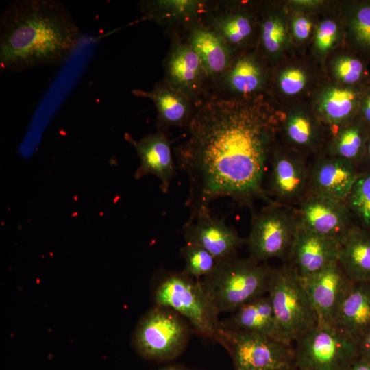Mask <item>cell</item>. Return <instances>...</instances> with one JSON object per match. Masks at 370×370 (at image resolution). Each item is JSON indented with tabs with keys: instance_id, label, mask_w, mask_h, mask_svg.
<instances>
[{
	"instance_id": "11",
	"label": "cell",
	"mask_w": 370,
	"mask_h": 370,
	"mask_svg": "<svg viewBox=\"0 0 370 370\" xmlns=\"http://www.w3.org/2000/svg\"><path fill=\"white\" fill-rule=\"evenodd\" d=\"M353 215L345 201L307 193L295 217L304 227L341 245L356 225Z\"/></svg>"
},
{
	"instance_id": "2",
	"label": "cell",
	"mask_w": 370,
	"mask_h": 370,
	"mask_svg": "<svg viewBox=\"0 0 370 370\" xmlns=\"http://www.w3.org/2000/svg\"><path fill=\"white\" fill-rule=\"evenodd\" d=\"M81 38L79 27L61 2L14 1L1 15V69L20 71L62 63Z\"/></svg>"
},
{
	"instance_id": "23",
	"label": "cell",
	"mask_w": 370,
	"mask_h": 370,
	"mask_svg": "<svg viewBox=\"0 0 370 370\" xmlns=\"http://www.w3.org/2000/svg\"><path fill=\"white\" fill-rule=\"evenodd\" d=\"M210 2L202 0H148L142 1L140 8L147 19L158 25H182L186 28L193 22L202 19Z\"/></svg>"
},
{
	"instance_id": "26",
	"label": "cell",
	"mask_w": 370,
	"mask_h": 370,
	"mask_svg": "<svg viewBox=\"0 0 370 370\" xmlns=\"http://www.w3.org/2000/svg\"><path fill=\"white\" fill-rule=\"evenodd\" d=\"M366 124L358 122L341 130L334 141L332 156L346 160L358 168L362 163L370 134Z\"/></svg>"
},
{
	"instance_id": "25",
	"label": "cell",
	"mask_w": 370,
	"mask_h": 370,
	"mask_svg": "<svg viewBox=\"0 0 370 370\" xmlns=\"http://www.w3.org/2000/svg\"><path fill=\"white\" fill-rule=\"evenodd\" d=\"M263 82V73L251 56L232 60L230 66L215 83L223 92L247 95L259 90Z\"/></svg>"
},
{
	"instance_id": "43",
	"label": "cell",
	"mask_w": 370,
	"mask_h": 370,
	"mask_svg": "<svg viewBox=\"0 0 370 370\" xmlns=\"http://www.w3.org/2000/svg\"><path fill=\"white\" fill-rule=\"evenodd\" d=\"M297 370H304V369H299L297 368Z\"/></svg>"
},
{
	"instance_id": "42",
	"label": "cell",
	"mask_w": 370,
	"mask_h": 370,
	"mask_svg": "<svg viewBox=\"0 0 370 370\" xmlns=\"http://www.w3.org/2000/svg\"><path fill=\"white\" fill-rule=\"evenodd\" d=\"M275 370H297V367H296L295 365H291V366H289V367H286L278 369H275Z\"/></svg>"
},
{
	"instance_id": "16",
	"label": "cell",
	"mask_w": 370,
	"mask_h": 370,
	"mask_svg": "<svg viewBox=\"0 0 370 370\" xmlns=\"http://www.w3.org/2000/svg\"><path fill=\"white\" fill-rule=\"evenodd\" d=\"M128 140L134 147L140 160L135 178L153 175L160 181V190L166 193L175 174V166L171 144L164 131L158 130L138 140H134L128 136Z\"/></svg>"
},
{
	"instance_id": "30",
	"label": "cell",
	"mask_w": 370,
	"mask_h": 370,
	"mask_svg": "<svg viewBox=\"0 0 370 370\" xmlns=\"http://www.w3.org/2000/svg\"><path fill=\"white\" fill-rule=\"evenodd\" d=\"M285 130L290 141L299 147L310 146L316 136L313 122L308 117L301 114L290 117L286 123Z\"/></svg>"
},
{
	"instance_id": "24",
	"label": "cell",
	"mask_w": 370,
	"mask_h": 370,
	"mask_svg": "<svg viewBox=\"0 0 370 370\" xmlns=\"http://www.w3.org/2000/svg\"><path fill=\"white\" fill-rule=\"evenodd\" d=\"M338 262L354 282H370V232L356 225L341 244Z\"/></svg>"
},
{
	"instance_id": "14",
	"label": "cell",
	"mask_w": 370,
	"mask_h": 370,
	"mask_svg": "<svg viewBox=\"0 0 370 370\" xmlns=\"http://www.w3.org/2000/svg\"><path fill=\"white\" fill-rule=\"evenodd\" d=\"M301 280L317 316V323L333 324L352 281L338 262Z\"/></svg>"
},
{
	"instance_id": "21",
	"label": "cell",
	"mask_w": 370,
	"mask_h": 370,
	"mask_svg": "<svg viewBox=\"0 0 370 370\" xmlns=\"http://www.w3.org/2000/svg\"><path fill=\"white\" fill-rule=\"evenodd\" d=\"M203 23L217 33L234 51L250 38L253 24L250 18L236 11L229 2L210 1Z\"/></svg>"
},
{
	"instance_id": "15",
	"label": "cell",
	"mask_w": 370,
	"mask_h": 370,
	"mask_svg": "<svg viewBox=\"0 0 370 370\" xmlns=\"http://www.w3.org/2000/svg\"><path fill=\"white\" fill-rule=\"evenodd\" d=\"M358 175V168L346 160H321L310 168L307 193L345 201Z\"/></svg>"
},
{
	"instance_id": "31",
	"label": "cell",
	"mask_w": 370,
	"mask_h": 370,
	"mask_svg": "<svg viewBox=\"0 0 370 370\" xmlns=\"http://www.w3.org/2000/svg\"><path fill=\"white\" fill-rule=\"evenodd\" d=\"M286 38V30L280 20L269 17L261 26V42L269 53L278 52Z\"/></svg>"
},
{
	"instance_id": "10",
	"label": "cell",
	"mask_w": 370,
	"mask_h": 370,
	"mask_svg": "<svg viewBox=\"0 0 370 370\" xmlns=\"http://www.w3.org/2000/svg\"><path fill=\"white\" fill-rule=\"evenodd\" d=\"M163 66L164 81L195 106L207 97L210 80L203 64L196 52L176 34Z\"/></svg>"
},
{
	"instance_id": "6",
	"label": "cell",
	"mask_w": 370,
	"mask_h": 370,
	"mask_svg": "<svg viewBox=\"0 0 370 370\" xmlns=\"http://www.w3.org/2000/svg\"><path fill=\"white\" fill-rule=\"evenodd\" d=\"M295 343L299 369L347 370L359 358L358 342L333 324L317 323Z\"/></svg>"
},
{
	"instance_id": "35",
	"label": "cell",
	"mask_w": 370,
	"mask_h": 370,
	"mask_svg": "<svg viewBox=\"0 0 370 370\" xmlns=\"http://www.w3.org/2000/svg\"><path fill=\"white\" fill-rule=\"evenodd\" d=\"M337 25L331 20L322 22L316 33L315 41L317 48L323 51L330 49L336 40Z\"/></svg>"
},
{
	"instance_id": "40",
	"label": "cell",
	"mask_w": 370,
	"mask_h": 370,
	"mask_svg": "<svg viewBox=\"0 0 370 370\" xmlns=\"http://www.w3.org/2000/svg\"><path fill=\"white\" fill-rule=\"evenodd\" d=\"M362 163H365L367 165L365 169L370 167V134H369V136L367 145H366L365 152Z\"/></svg>"
},
{
	"instance_id": "28",
	"label": "cell",
	"mask_w": 370,
	"mask_h": 370,
	"mask_svg": "<svg viewBox=\"0 0 370 370\" xmlns=\"http://www.w3.org/2000/svg\"><path fill=\"white\" fill-rule=\"evenodd\" d=\"M345 202L362 227L370 232V167L359 172Z\"/></svg>"
},
{
	"instance_id": "32",
	"label": "cell",
	"mask_w": 370,
	"mask_h": 370,
	"mask_svg": "<svg viewBox=\"0 0 370 370\" xmlns=\"http://www.w3.org/2000/svg\"><path fill=\"white\" fill-rule=\"evenodd\" d=\"M352 29L356 40L370 48V6L360 7L352 20Z\"/></svg>"
},
{
	"instance_id": "12",
	"label": "cell",
	"mask_w": 370,
	"mask_h": 370,
	"mask_svg": "<svg viewBox=\"0 0 370 370\" xmlns=\"http://www.w3.org/2000/svg\"><path fill=\"white\" fill-rule=\"evenodd\" d=\"M184 234L186 243L203 247L219 260L234 256L246 242L223 220L212 216L209 208L192 212Z\"/></svg>"
},
{
	"instance_id": "38",
	"label": "cell",
	"mask_w": 370,
	"mask_h": 370,
	"mask_svg": "<svg viewBox=\"0 0 370 370\" xmlns=\"http://www.w3.org/2000/svg\"><path fill=\"white\" fill-rule=\"evenodd\" d=\"M347 370H370V362L358 358Z\"/></svg>"
},
{
	"instance_id": "19",
	"label": "cell",
	"mask_w": 370,
	"mask_h": 370,
	"mask_svg": "<svg viewBox=\"0 0 370 370\" xmlns=\"http://www.w3.org/2000/svg\"><path fill=\"white\" fill-rule=\"evenodd\" d=\"M132 93L153 101L158 113V127L161 131L171 127L188 126L195 111L194 103L164 81L157 83L150 91L135 89Z\"/></svg>"
},
{
	"instance_id": "5",
	"label": "cell",
	"mask_w": 370,
	"mask_h": 370,
	"mask_svg": "<svg viewBox=\"0 0 370 370\" xmlns=\"http://www.w3.org/2000/svg\"><path fill=\"white\" fill-rule=\"evenodd\" d=\"M267 293L279 328L288 344L292 345L317 324L303 283L288 265L271 269Z\"/></svg>"
},
{
	"instance_id": "20",
	"label": "cell",
	"mask_w": 370,
	"mask_h": 370,
	"mask_svg": "<svg viewBox=\"0 0 370 370\" xmlns=\"http://www.w3.org/2000/svg\"><path fill=\"white\" fill-rule=\"evenodd\" d=\"M333 325L357 342L370 330V282H354L343 297Z\"/></svg>"
},
{
	"instance_id": "27",
	"label": "cell",
	"mask_w": 370,
	"mask_h": 370,
	"mask_svg": "<svg viewBox=\"0 0 370 370\" xmlns=\"http://www.w3.org/2000/svg\"><path fill=\"white\" fill-rule=\"evenodd\" d=\"M356 93L349 88H334L324 95L321 111L330 123L346 121L352 114L357 102Z\"/></svg>"
},
{
	"instance_id": "13",
	"label": "cell",
	"mask_w": 370,
	"mask_h": 370,
	"mask_svg": "<svg viewBox=\"0 0 370 370\" xmlns=\"http://www.w3.org/2000/svg\"><path fill=\"white\" fill-rule=\"evenodd\" d=\"M341 245L299 224L288 253V264L301 278L309 277L338 262Z\"/></svg>"
},
{
	"instance_id": "18",
	"label": "cell",
	"mask_w": 370,
	"mask_h": 370,
	"mask_svg": "<svg viewBox=\"0 0 370 370\" xmlns=\"http://www.w3.org/2000/svg\"><path fill=\"white\" fill-rule=\"evenodd\" d=\"M271 193L283 201L302 199L307 193L310 168L297 156L276 153L271 161Z\"/></svg>"
},
{
	"instance_id": "8",
	"label": "cell",
	"mask_w": 370,
	"mask_h": 370,
	"mask_svg": "<svg viewBox=\"0 0 370 370\" xmlns=\"http://www.w3.org/2000/svg\"><path fill=\"white\" fill-rule=\"evenodd\" d=\"M174 310L158 306L141 321L136 334V346L147 358L164 360L177 356L188 339V329Z\"/></svg>"
},
{
	"instance_id": "17",
	"label": "cell",
	"mask_w": 370,
	"mask_h": 370,
	"mask_svg": "<svg viewBox=\"0 0 370 370\" xmlns=\"http://www.w3.org/2000/svg\"><path fill=\"white\" fill-rule=\"evenodd\" d=\"M186 42L199 57L210 82L216 83L233 60L234 51L201 19L186 27Z\"/></svg>"
},
{
	"instance_id": "9",
	"label": "cell",
	"mask_w": 370,
	"mask_h": 370,
	"mask_svg": "<svg viewBox=\"0 0 370 370\" xmlns=\"http://www.w3.org/2000/svg\"><path fill=\"white\" fill-rule=\"evenodd\" d=\"M297 229L296 217L278 206L254 217L246 243L249 258L260 262L288 255Z\"/></svg>"
},
{
	"instance_id": "41",
	"label": "cell",
	"mask_w": 370,
	"mask_h": 370,
	"mask_svg": "<svg viewBox=\"0 0 370 370\" xmlns=\"http://www.w3.org/2000/svg\"><path fill=\"white\" fill-rule=\"evenodd\" d=\"M158 370H184V369L179 367L171 366V367H166L165 368H162Z\"/></svg>"
},
{
	"instance_id": "37",
	"label": "cell",
	"mask_w": 370,
	"mask_h": 370,
	"mask_svg": "<svg viewBox=\"0 0 370 370\" xmlns=\"http://www.w3.org/2000/svg\"><path fill=\"white\" fill-rule=\"evenodd\" d=\"M358 352L359 358L370 362V330L358 340Z\"/></svg>"
},
{
	"instance_id": "34",
	"label": "cell",
	"mask_w": 370,
	"mask_h": 370,
	"mask_svg": "<svg viewBox=\"0 0 370 370\" xmlns=\"http://www.w3.org/2000/svg\"><path fill=\"white\" fill-rule=\"evenodd\" d=\"M306 79L305 74L300 69H287L280 77V86L286 94L294 95L303 89Z\"/></svg>"
},
{
	"instance_id": "29",
	"label": "cell",
	"mask_w": 370,
	"mask_h": 370,
	"mask_svg": "<svg viewBox=\"0 0 370 370\" xmlns=\"http://www.w3.org/2000/svg\"><path fill=\"white\" fill-rule=\"evenodd\" d=\"M185 261V271L190 277L199 280L210 275L220 260L203 247L186 243L181 249Z\"/></svg>"
},
{
	"instance_id": "39",
	"label": "cell",
	"mask_w": 370,
	"mask_h": 370,
	"mask_svg": "<svg viewBox=\"0 0 370 370\" xmlns=\"http://www.w3.org/2000/svg\"><path fill=\"white\" fill-rule=\"evenodd\" d=\"M362 115L365 122L370 123V95L365 101L362 108Z\"/></svg>"
},
{
	"instance_id": "33",
	"label": "cell",
	"mask_w": 370,
	"mask_h": 370,
	"mask_svg": "<svg viewBox=\"0 0 370 370\" xmlns=\"http://www.w3.org/2000/svg\"><path fill=\"white\" fill-rule=\"evenodd\" d=\"M363 64L358 59L351 57L341 58L335 65L338 77L344 82L353 84L358 82L363 73Z\"/></svg>"
},
{
	"instance_id": "22",
	"label": "cell",
	"mask_w": 370,
	"mask_h": 370,
	"mask_svg": "<svg viewBox=\"0 0 370 370\" xmlns=\"http://www.w3.org/2000/svg\"><path fill=\"white\" fill-rule=\"evenodd\" d=\"M234 312L229 320L222 322L225 326L271 337L288 344L279 328L268 295L252 300Z\"/></svg>"
},
{
	"instance_id": "3",
	"label": "cell",
	"mask_w": 370,
	"mask_h": 370,
	"mask_svg": "<svg viewBox=\"0 0 370 370\" xmlns=\"http://www.w3.org/2000/svg\"><path fill=\"white\" fill-rule=\"evenodd\" d=\"M271 268L251 258L220 260L201 282L218 312H234L267 293Z\"/></svg>"
},
{
	"instance_id": "7",
	"label": "cell",
	"mask_w": 370,
	"mask_h": 370,
	"mask_svg": "<svg viewBox=\"0 0 370 370\" xmlns=\"http://www.w3.org/2000/svg\"><path fill=\"white\" fill-rule=\"evenodd\" d=\"M221 336L220 344L231 355L235 370H275L295 365L292 345L223 324Z\"/></svg>"
},
{
	"instance_id": "36",
	"label": "cell",
	"mask_w": 370,
	"mask_h": 370,
	"mask_svg": "<svg viewBox=\"0 0 370 370\" xmlns=\"http://www.w3.org/2000/svg\"><path fill=\"white\" fill-rule=\"evenodd\" d=\"M312 27L309 20L299 17L293 21V32L296 38L304 40L308 37Z\"/></svg>"
},
{
	"instance_id": "1",
	"label": "cell",
	"mask_w": 370,
	"mask_h": 370,
	"mask_svg": "<svg viewBox=\"0 0 370 370\" xmlns=\"http://www.w3.org/2000/svg\"><path fill=\"white\" fill-rule=\"evenodd\" d=\"M260 101L213 95L195 105L188 137L175 149L189 180L190 212L230 197L247 203L262 195V180L274 129Z\"/></svg>"
},
{
	"instance_id": "4",
	"label": "cell",
	"mask_w": 370,
	"mask_h": 370,
	"mask_svg": "<svg viewBox=\"0 0 370 370\" xmlns=\"http://www.w3.org/2000/svg\"><path fill=\"white\" fill-rule=\"evenodd\" d=\"M158 306L169 308L191 323L197 333L221 343L219 312L198 280L186 271L164 278L155 293Z\"/></svg>"
}]
</instances>
